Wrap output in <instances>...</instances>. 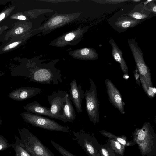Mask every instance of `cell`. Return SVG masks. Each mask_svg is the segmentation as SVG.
Listing matches in <instances>:
<instances>
[{"label": "cell", "mask_w": 156, "mask_h": 156, "mask_svg": "<svg viewBox=\"0 0 156 156\" xmlns=\"http://www.w3.org/2000/svg\"><path fill=\"white\" fill-rule=\"evenodd\" d=\"M69 94L67 91H54L48 96V101L50 105V113L54 119L60 120L66 123L63 115V109L66 98Z\"/></svg>", "instance_id": "cell-6"}, {"label": "cell", "mask_w": 156, "mask_h": 156, "mask_svg": "<svg viewBox=\"0 0 156 156\" xmlns=\"http://www.w3.org/2000/svg\"><path fill=\"white\" fill-rule=\"evenodd\" d=\"M112 47V55L114 59L119 64L121 69L124 74H128V67L123 57L122 52L119 48L112 38L109 40Z\"/></svg>", "instance_id": "cell-11"}, {"label": "cell", "mask_w": 156, "mask_h": 156, "mask_svg": "<svg viewBox=\"0 0 156 156\" xmlns=\"http://www.w3.org/2000/svg\"><path fill=\"white\" fill-rule=\"evenodd\" d=\"M134 75L136 80V83L140 86V75L138 70L136 69L133 72Z\"/></svg>", "instance_id": "cell-24"}, {"label": "cell", "mask_w": 156, "mask_h": 156, "mask_svg": "<svg viewBox=\"0 0 156 156\" xmlns=\"http://www.w3.org/2000/svg\"><path fill=\"white\" fill-rule=\"evenodd\" d=\"M100 152L102 156H119L107 143L101 145Z\"/></svg>", "instance_id": "cell-18"}, {"label": "cell", "mask_w": 156, "mask_h": 156, "mask_svg": "<svg viewBox=\"0 0 156 156\" xmlns=\"http://www.w3.org/2000/svg\"><path fill=\"white\" fill-rule=\"evenodd\" d=\"M141 1V0H132L131 1L134 2H138Z\"/></svg>", "instance_id": "cell-32"}, {"label": "cell", "mask_w": 156, "mask_h": 156, "mask_svg": "<svg viewBox=\"0 0 156 156\" xmlns=\"http://www.w3.org/2000/svg\"><path fill=\"white\" fill-rule=\"evenodd\" d=\"M75 37V35L73 33H70L66 35L65 39L66 41H69L72 40Z\"/></svg>", "instance_id": "cell-25"}, {"label": "cell", "mask_w": 156, "mask_h": 156, "mask_svg": "<svg viewBox=\"0 0 156 156\" xmlns=\"http://www.w3.org/2000/svg\"><path fill=\"white\" fill-rule=\"evenodd\" d=\"M19 42H13L9 45V48H12L15 47L19 44Z\"/></svg>", "instance_id": "cell-27"}, {"label": "cell", "mask_w": 156, "mask_h": 156, "mask_svg": "<svg viewBox=\"0 0 156 156\" xmlns=\"http://www.w3.org/2000/svg\"><path fill=\"white\" fill-rule=\"evenodd\" d=\"M17 18L19 20H25L26 19V17L25 16L23 15H20Z\"/></svg>", "instance_id": "cell-28"}, {"label": "cell", "mask_w": 156, "mask_h": 156, "mask_svg": "<svg viewBox=\"0 0 156 156\" xmlns=\"http://www.w3.org/2000/svg\"><path fill=\"white\" fill-rule=\"evenodd\" d=\"M12 146L14 149L16 156H32L16 142L12 144Z\"/></svg>", "instance_id": "cell-17"}, {"label": "cell", "mask_w": 156, "mask_h": 156, "mask_svg": "<svg viewBox=\"0 0 156 156\" xmlns=\"http://www.w3.org/2000/svg\"><path fill=\"white\" fill-rule=\"evenodd\" d=\"M89 80L90 89L84 94L86 108L90 121L95 125L99 122V103L96 85L91 78Z\"/></svg>", "instance_id": "cell-5"}, {"label": "cell", "mask_w": 156, "mask_h": 156, "mask_svg": "<svg viewBox=\"0 0 156 156\" xmlns=\"http://www.w3.org/2000/svg\"></svg>", "instance_id": "cell-35"}, {"label": "cell", "mask_w": 156, "mask_h": 156, "mask_svg": "<svg viewBox=\"0 0 156 156\" xmlns=\"http://www.w3.org/2000/svg\"><path fill=\"white\" fill-rule=\"evenodd\" d=\"M132 0H99L98 2L100 3L101 4H117L121 2H126L128 1H131Z\"/></svg>", "instance_id": "cell-21"}, {"label": "cell", "mask_w": 156, "mask_h": 156, "mask_svg": "<svg viewBox=\"0 0 156 156\" xmlns=\"http://www.w3.org/2000/svg\"><path fill=\"white\" fill-rule=\"evenodd\" d=\"M105 82L110 101L121 114L124 115L125 113L124 103L119 91L108 78L105 80Z\"/></svg>", "instance_id": "cell-7"}, {"label": "cell", "mask_w": 156, "mask_h": 156, "mask_svg": "<svg viewBox=\"0 0 156 156\" xmlns=\"http://www.w3.org/2000/svg\"><path fill=\"white\" fill-rule=\"evenodd\" d=\"M151 12L141 3L136 5L129 13L125 15L136 20H142L148 18Z\"/></svg>", "instance_id": "cell-12"}, {"label": "cell", "mask_w": 156, "mask_h": 156, "mask_svg": "<svg viewBox=\"0 0 156 156\" xmlns=\"http://www.w3.org/2000/svg\"><path fill=\"white\" fill-rule=\"evenodd\" d=\"M153 1V0H147L146 1H145L144 2L143 5L145 6H146L149 3Z\"/></svg>", "instance_id": "cell-29"}, {"label": "cell", "mask_w": 156, "mask_h": 156, "mask_svg": "<svg viewBox=\"0 0 156 156\" xmlns=\"http://www.w3.org/2000/svg\"><path fill=\"white\" fill-rule=\"evenodd\" d=\"M72 139L89 156H102L101 146L93 135L86 132L83 129L72 131Z\"/></svg>", "instance_id": "cell-3"}, {"label": "cell", "mask_w": 156, "mask_h": 156, "mask_svg": "<svg viewBox=\"0 0 156 156\" xmlns=\"http://www.w3.org/2000/svg\"><path fill=\"white\" fill-rule=\"evenodd\" d=\"M70 85L69 98L74 105L77 112L81 113L82 112V101L84 98V91L80 85H77L75 79L70 82Z\"/></svg>", "instance_id": "cell-8"}, {"label": "cell", "mask_w": 156, "mask_h": 156, "mask_svg": "<svg viewBox=\"0 0 156 156\" xmlns=\"http://www.w3.org/2000/svg\"><path fill=\"white\" fill-rule=\"evenodd\" d=\"M63 115L65 119L66 123L73 122L76 118L75 111L69 98V94L64 103L63 109Z\"/></svg>", "instance_id": "cell-14"}, {"label": "cell", "mask_w": 156, "mask_h": 156, "mask_svg": "<svg viewBox=\"0 0 156 156\" xmlns=\"http://www.w3.org/2000/svg\"><path fill=\"white\" fill-rule=\"evenodd\" d=\"M20 139L15 136L16 142L32 156H55L38 138L28 129H18Z\"/></svg>", "instance_id": "cell-1"}, {"label": "cell", "mask_w": 156, "mask_h": 156, "mask_svg": "<svg viewBox=\"0 0 156 156\" xmlns=\"http://www.w3.org/2000/svg\"><path fill=\"white\" fill-rule=\"evenodd\" d=\"M100 132L103 136L108 137L109 139L117 141L125 147L133 146L136 144L133 140L132 141H128L126 136L124 135L116 136L104 130H102L100 131Z\"/></svg>", "instance_id": "cell-15"}, {"label": "cell", "mask_w": 156, "mask_h": 156, "mask_svg": "<svg viewBox=\"0 0 156 156\" xmlns=\"http://www.w3.org/2000/svg\"><path fill=\"white\" fill-rule=\"evenodd\" d=\"M111 148L119 156H123L124 154L125 146L117 141L108 139L106 141Z\"/></svg>", "instance_id": "cell-16"}, {"label": "cell", "mask_w": 156, "mask_h": 156, "mask_svg": "<svg viewBox=\"0 0 156 156\" xmlns=\"http://www.w3.org/2000/svg\"><path fill=\"white\" fill-rule=\"evenodd\" d=\"M5 15L4 13H2L0 14V21L3 20L5 17Z\"/></svg>", "instance_id": "cell-30"}, {"label": "cell", "mask_w": 156, "mask_h": 156, "mask_svg": "<svg viewBox=\"0 0 156 156\" xmlns=\"http://www.w3.org/2000/svg\"><path fill=\"white\" fill-rule=\"evenodd\" d=\"M23 108L28 112L53 118L50 113V108L41 105L36 101H33L24 106Z\"/></svg>", "instance_id": "cell-10"}, {"label": "cell", "mask_w": 156, "mask_h": 156, "mask_svg": "<svg viewBox=\"0 0 156 156\" xmlns=\"http://www.w3.org/2000/svg\"><path fill=\"white\" fill-rule=\"evenodd\" d=\"M20 115L24 121L32 125L51 131L68 132L70 128L63 126L47 117L36 115L25 112Z\"/></svg>", "instance_id": "cell-2"}, {"label": "cell", "mask_w": 156, "mask_h": 156, "mask_svg": "<svg viewBox=\"0 0 156 156\" xmlns=\"http://www.w3.org/2000/svg\"><path fill=\"white\" fill-rule=\"evenodd\" d=\"M10 147V144L3 136L0 135V151L5 150Z\"/></svg>", "instance_id": "cell-20"}, {"label": "cell", "mask_w": 156, "mask_h": 156, "mask_svg": "<svg viewBox=\"0 0 156 156\" xmlns=\"http://www.w3.org/2000/svg\"><path fill=\"white\" fill-rule=\"evenodd\" d=\"M154 1L150 2L148 4L147 7H146L148 11L150 12H152L155 14H156V5Z\"/></svg>", "instance_id": "cell-22"}, {"label": "cell", "mask_w": 156, "mask_h": 156, "mask_svg": "<svg viewBox=\"0 0 156 156\" xmlns=\"http://www.w3.org/2000/svg\"><path fill=\"white\" fill-rule=\"evenodd\" d=\"M62 21V18L59 16L54 18L52 20V23L53 25H56L60 23Z\"/></svg>", "instance_id": "cell-23"}, {"label": "cell", "mask_w": 156, "mask_h": 156, "mask_svg": "<svg viewBox=\"0 0 156 156\" xmlns=\"http://www.w3.org/2000/svg\"><path fill=\"white\" fill-rule=\"evenodd\" d=\"M23 31V29L21 27L16 28L15 30V32L17 34H19L21 33Z\"/></svg>", "instance_id": "cell-26"}, {"label": "cell", "mask_w": 156, "mask_h": 156, "mask_svg": "<svg viewBox=\"0 0 156 156\" xmlns=\"http://www.w3.org/2000/svg\"><path fill=\"white\" fill-rule=\"evenodd\" d=\"M142 20H135L128 16L119 17L115 23V25L120 29H127L140 23Z\"/></svg>", "instance_id": "cell-13"}, {"label": "cell", "mask_w": 156, "mask_h": 156, "mask_svg": "<svg viewBox=\"0 0 156 156\" xmlns=\"http://www.w3.org/2000/svg\"><path fill=\"white\" fill-rule=\"evenodd\" d=\"M1 122H2V120L0 119V123H1Z\"/></svg>", "instance_id": "cell-33"}, {"label": "cell", "mask_w": 156, "mask_h": 156, "mask_svg": "<svg viewBox=\"0 0 156 156\" xmlns=\"http://www.w3.org/2000/svg\"><path fill=\"white\" fill-rule=\"evenodd\" d=\"M50 142L54 147L63 156H76L71 153L54 141L51 140Z\"/></svg>", "instance_id": "cell-19"}, {"label": "cell", "mask_w": 156, "mask_h": 156, "mask_svg": "<svg viewBox=\"0 0 156 156\" xmlns=\"http://www.w3.org/2000/svg\"><path fill=\"white\" fill-rule=\"evenodd\" d=\"M128 42L133 56L140 80L147 84L152 83L151 74L149 68L144 60L142 51L135 39H129Z\"/></svg>", "instance_id": "cell-4"}, {"label": "cell", "mask_w": 156, "mask_h": 156, "mask_svg": "<svg viewBox=\"0 0 156 156\" xmlns=\"http://www.w3.org/2000/svg\"><path fill=\"white\" fill-rule=\"evenodd\" d=\"M41 89L31 87H23L16 89L9 93L8 96L15 100L20 101L30 98L39 94Z\"/></svg>", "instance_id": "cell-9"}, {"label": "cell", "mask_w": 156, "mask_h": 156, "mask_svg": "<svg viewBox=\"0 0 156 156\" xmlns=\"http://www.w3.org/2000/svg\"><path fill=\"white\" fill-rule=\"evenodd\" d=\"M14 156H16V155Z\"/></svg>", "instance_id": "cell-34"}, {"label": "cell", "mask_w": 156, "mask_h": 156, "mask_svg": "<svg viewBox=\"0 0 156 156\" xmlns=\"http://www.w3.org/2000/svg\"><path fill=\"white\" fill-rule=\"evenodd\" d=\"M123 77L125 80L128 79L129 78V76L128 74H124L123 76Z\"/></svg>", "instance_id": "cell-31"}]
</instances>
